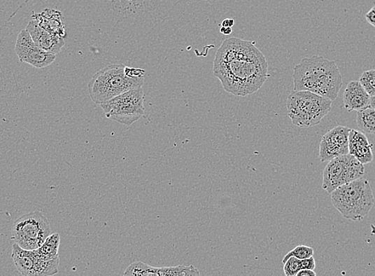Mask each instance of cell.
<instances>
[{
    "instance_id": "cell-5",
    "label": "cell",
    "mask_w": 375,
    "mask_h": 276,
    "mask_svg": "<svg viewBox=\"0 0 375 276\" xmlns=\"http://www.w3.org/2000/svg\"><path fill=\"white\" fill-rule=\"evenodd\" d=\"M332 107V100L309 91H293L287 100L288 117L300 128L319 125Z\"/></svg>"
},
{
    "instance_id": "cell-6",
    "label": "cell",
    "mask_w": 375,
    "mask_h": 276,
    "mask_svg": "<svg viewBox=\"0 0 375 276\" xmlns=\"http://www.w3.org/2000/svg\"><path fill=\"white\" fill-rule=\"evenodd\" d=\"M51 233L48 218L39 211L28 212L15 220L11 228V238L20 248L36 250Z\"/></svg>"
},
{
    "instance_id": "cell-8",
    "label": "cell",
    "mask_w": 375,
    "mask_h": 276,
    "mask_svg": "<svg viewBox=\"0 0 375 276\" xmlns=\"http://www.w3.org/2000/svg\"><path fill=\"white\" fill-rule=\"evenodd\" d=\"M365 174L362 165L351 154L334 158L328 163L323 172L322 188L328 194L352 181L360 179Z\"/></svg>"
},
{
    "instance_id": "cell-17",
    "label": "cell",
    "mask_w": 375,
    "mask_h": 276,
    "mask_svg": "<svg viewBox=\"0 0 375 276\" xmlns=\"http://www.w3.org/2000/svg\"><path fill=\"white\" fill-rule=\"evenodd\" d=\"M356 123L359 128L367 134H375V110L369 106L357 112Z\"/></svg>"
},
{
    "instance_id": "cell-9",
    "label": "cell",
    "mask_w": 375,
    "mask_h": 276,
    "mask_svg": "<svg viewBox=\"0 0 375 276\" xmlns=\"http://www.w3.org/2000/svg\"><path fill=\"white\" fill-rule=\"evenodd\" d=\"M15 53L20 60L35 68H46L55 62L56 55L39 48L30 34L24 29L19 34L15 43Z\"/></svg>"
},
{
    "instance_id": "cell-1",
    "label": "cell",
    "mask_w": 375,
    "mask_h": 276,
    "mask_svg": "<svg viewBox=\"0 0 375 276\" xmlns=\"http://www.w3.org/2000/svg\"><path fill=\"white\" fill-rule=\"evenodd\" d=\"M213 74L226 92L246 97L262 88L269 78V66L263 53L252 42L229 38L215 53Z\"/></svg>"
},
{
    "instance_id": "cell-26",
    "label": "cell",
    "mask_w": 375,
    "mask_h": 276,
    "mask_svg": "<svg viewBox=\"0 0 375 276\" xmlns=\"http://www.w3.org/2000/svg\"><path fill=\"white\" fill-rule=\"evenodd\" d=\"M221 26L225 27H232L234 26V20L232 19H226L222 22Z\"/></svg>"
},
{
    "instance_id": "cell-18",
    "label": "cell",
    "mask_w": 375,
    "mask_h": 276,
    "mask_svg": "<svg viewBox=\"0 0 375 276\" xmlns=\"http://www.w3.org/2000/svg\"><path fill=\"white\" fill-rule=\"evenodd\" d=\"M60 240V235L59 233L50 234L38 250L41 254L49 258L59 257Z\"/></svg>"
},
{
    "instance_id": "cell-27",
    "label": "cell",
    "mask_w": 375,
    "mask_h": 276,
    "mask_svg": "<svg viewBox=\"0 0 375 276\" xmlns=\"http://www.w3.org/2000/svg\"><path fill=\"white\" fill-rule=\"evenodd\" d=\"M220 31V33H222L223 34H225V36H229V34H231L232 32V28L221 27Z\"/></svg>"
},
{
    "instance_id": "cell-16",
    "label": "cell",
    "mask_w": 375,
    "mask_h": 276,
    "mask_svg": "<svg viewBox=\"0 0 375 276\" xmlns=\"http://www.w3.org/2000/svg\"><path fill=\"white\" fill-rule=\"evenodd\" d=\"M11 257H13L17 270L22 276H36L34 250L22 249L15 243L13 245Z\"/></svg>"
},
{
    "instance_id": "cell-25",
    "label": "cell",
    "mask_w": 375,
    "mask_h": 276,
    "mask_svg": "<svg viewBox=\"0 0 375 276\" xmlns=\"http://www.w3.org/2000/svg\"><path fill=\"white\" fill-rule=\"evenodd\" d=\"M295 276H317L314 270H300Z\"/></svg>"
},
{
    "instance_id": "cell-28",
    "label": "cell",
    "mask_w": 375,
    "mask_h": 276,
    "mask_svg": "<svg viewBox=\"0 0 375 276\" xmlns=\"http://www.w3.org/2000/svg\"><path fill=\"white\" fill-rule=\"evenodd\" d=\"M370 106L375 110V96L371 97Z\"/></svg>"
},
{
    "instance_id": "cell-20",
    "label": "cell",
    "mask_w": 375,
    "mask_h": 276,
    "mask_svg": "<svg viewBox=\"0 0 375 276\" xmlns=\"http://www.w3.org/2000/svg\"><path fill=\"white\" fill-rule=\"evenodd\" d=\"M359 82L371 97L375 96V70L365 71L362 74Z\"/></svg>"
},
{
    "instance_id": "cell-3",
    "label": "cell",
    "mask_w": 375,
    "mask_h": 276,
    "mask_svg": "<svg viewBox=\"0 0 375 276\" xmlns=\"http://www.w3.org/2000/svg\"><path fill=\"white\" fill-rule=\"evenodd\" d=\"M144 70L123 64L108 65L96 72L88 84L90 99L97 105L111 100L126 92L142 88Z\"/></svg>"
},
{
    "instance_id": "cell-13",
    "label": "cell",
    "mask_w": 375,
    "mask_h": 276,
    "mask_svg": "<svg viewBox=\"0 0 375 276\" xmlns=\"http://www.w3.org/2000/svg\"><path fill=\"white\" fill-rule=\"evenodd\" d=\"M373 144L369 142L363 132L351 130L349 134V154L362 165L372 163L374 160Z\"/></svg>"
},
{
    "instance_id": "cell-11",
    "label": "cell",
    "mask_w": 375,
    "mask_h": 276,
    "mask_svg": "<svg viewBox=\"0 0 375 276\" xmlns=\"http://www.w3.org/2000/svg\"><path fill=\"white\" fill-rule=\"evenodd\" d=\"M26 30L30 34L33 41L35 42L38 47L47 51V53L57 55L64 47L65 42L64 38L53 36V34L45 31L32 18L29 24L27 25Z\"/></svg>"
},
{
    "instance_id": "cell-19",
    "label": "cell",
    "mask_w": 375,
    "mask_h": 276,
    "mask_svg": "<svg viewBox=\"0 0 375 276\" xmlns=\"http://www.w3.org/2000/svg\"><path fill=\"white\" fill-rule=\"evenodd\" d=\"M314 256V249L311 247L306 245H299L290 251L283 258V263H285L290 257H295L299 260H304Z\"/></svg>"
},
{
    "instance_id": "cell-15",
    "label": "cell",
    "mask_w": 375,
    "mask_h": 276,
    "mask_svg": "<svg viewBox=\"0 0 375 276\" xmlns=\"http://www.w3.org/2000/svg\"><path fill=\"white\" fill-rule=\"evenodd\" d=\"M32 19L35 20L39 26L45 31L53 36L64 38L66 36V30L62 15L59 11L46 9L41 13H34Z\"/></svg>"
},
{
    "instance_id": "cell-22",
    "label": "cell",
    "mask_w": 375,
    "mask_h": 276,
    "mask_svg": "<svg viewBox=\"0 0 375 276\" xmlns=\"http://www.w3.org/2000/svg\"><path fill=\"white\" fill-rule=\"evenodd\" d=\"M300 263L302 270H315L316 268V260L313 256L300 260Z\"/></svg>"
},
{
    "instance_id": "cell-14",
    "label": "cell",
    "mask_w": 375,
    "mask_h": 276,
    "mask_svg": "<svg viewBox=\"0 0 375 276\" xmlns=\"http://www.w3.org/2000/svg\"><path fill=\"white\" fill-rule=\"evenodd\" d=\"M186 266L157 268L143 262H134L126 269L123 276H183Z\"/></svg>"
},
{
    "instance_id": "cell-4",
    "label": "cell",
    "mask_w": 375,
    "mask_h": 276,
    "mask_svg": "<svg viewBox=\"0 0 375 276\" xmlns=\"http://www.w3.org/2000/svg\"><path fill=\"white\" fill-rule=\"evenodd\" d=\"M331 198L340 214L353 221L365 219L374 205L371 184L363 177L335 189Z\"/></svg>"
},
{
    "instance_id": "cell-7",
    "label": "cell",
    "mask_w": 375,
    "mask_h": 276,
    "mask_svg": "<svg viewBox=\"0 0 375 276\" xmlns=\"http://www.w3.org/2000/svg\"><path fill=\"white\" fill-rule=\"evenodd\" d=\"M145 93L142 88L130 90L100 105L107 118L132 125L145 113Z\"/></svg>"
},
{
    "instance_id": "cell-23",
    "label": "cell",
    "mask_w": 375,
    "mask_h": 276,
    "mask_svg": "<svg viewBox=\"0 0 375 276\" xmlns=\"http://www.w3.org/2000/svg\"><path fill=\"white\" fill-rule=\"evenodd\" d=\"M366 20L369 25L375 27V5L368 11L366 15Z\"/></svg>"
},
{
    "instance_id": "cell-21",
    "label": "cell",
    "mask_w": 375,
    "mask_h": 276,
    "mask_svg": "<svg viewBox=\"0 0 375 276\" xmlns=\"http://www.w3.org/2000/svg\"><path fill=\"white\" fill-rule=\"evenodd\" d=\"M283 264V272L286 276H295L302 270L300 260L295 257H290Z\"/></svg>"
},
{
    "instance_id": "cell-2",
    "label": "cell",
    "mask_w": 375,
    "mask_h": 276,
    "mask_svg": "<svg viewBox=\"0 0 375 276\" xmlns=\"http://www.w3.org/2000/svg\"><path fill=\"white\" fill-rule=\"evenodd\" d=\"M293 83L294 91H309L332 102L344 83L337 62L316 55L304 57L295 67Z\"/></svg>"
},
{
    "instance_id": "cell-12",
    "label": "cell",
    "mask_w": 375,
    "mask_h": 276,
    "mask_svg": "<svg viewBox=\"0 0 375 276\" xmlns=\"http://www.w3.org/2000/svg\"><path fill=\"white\" fill-rule=\"evenodd\" d=\"M371 97L359 81H352L344 91V107L348 112L365 110L370 106Z\"/></svg>"
},
{
    "instance_id": "cell-24",
    "label": "cell",
    "mask_w": 375,
    "mask_h": 276,
    "mask_svg": "<svg viewBox=\"0 0 375 276\" xmlns=\"http://www.w3.org/2000/svg\"><path fill=\"white\" fill-rule=\"evenodd\" d=\"M183 276H201V275L197 268L190 265L186 268Z\"/></svg>"
},
{
    "instance_id": "cell-10",
    "label": "cell",
    "mask_w": 375,
    "mask_h": 276,
    "mask_svg": "<svg viewBox=\"0 0 375 276\" xmlns=\"http://www.w3.org/2000/svg\"><path fill=\"white\" fill-rule=\"evenodd\" d=\"M351 129L338 125L323 136L320 146L321 163L330 162L344 155L349 154V134Z\"/></svg>"
}]
</instances>
